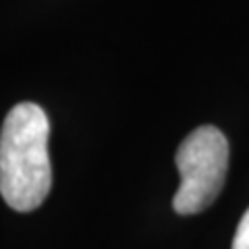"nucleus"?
<instances>
[{"label":"nucleus","mask_w":249,"mask_h":249,"mask_svg":"<svg viewBox=\"0 0 249 249\" xmlns=\"http://www.w3.org/2000/svg\"><path fill=\"white\" fill-rule=\"evenodd\" d=\"M50 123L34 102L13 106L0 131V193L17 212L44 204L52 187L48 156Z\"/></svg>","instance_id":"nucleus-1"},{"label":"nucleus","mask_w":249,"mask_h":249,"mask_svg":"<svg viewBox=\"0 0 249 249\" xmlns=\"http://www.w3.org/2000/svg\"><path fill=\"white\" fill-rule=\"evenodd\" d=\"M232 249H249V208L237 227L235 239H232Z\"/></svg>","instance_id":"nucleus-3"},{"label":"nucleus","mask_w":249,"mask_h":249,"mask_svg":"<svg viewBox=\"0 0 249 249\" xmlns=\"http://www.w3.org/2000/svg\"><path fill=\"white\" fill-rule=\"evenodd\" d=\"M181 185L175 193L177 214L189 216L214 204L229 170V142L220 129L201 124L187 135L175 154Z\"/></svg>","instance_id":"nucleus-2"}]
</instances>
